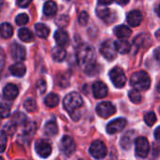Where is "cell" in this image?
Instances as JSON below:
<instances>
[{
	"mask_svg": "<svg viewBox=\"0 0 160 160\" xmlns=\"http://www.w3.org/2000/svg\"><path fill=\"white\" fill-rule=\"evenodd\" d=\"M76 59L79 66L88 74H93L96 71V53L92 46L82 44L76 52Z\"/></svg>",
	"mask_w": 160,
	"mask_h": 160,
	"instance_id": "6da1fadb",
	"label": "cell"
},
{
	"mask_svg": "<svg viewBox=\"0 0 160 160\" xmlns=\"http://www.w3.org/2000/svg\"><path fill=\"white\" fill-rule=\"evenodd\" d=\"M83 105V99L79 93L71 92L67 94L63 100L64 108L70 113L72 119L73 121H77L80 118V112L78 108H80Z\"/></svg>",
	"mask_w": 160,
	"mask_h": 160,
	"instance_id": "7a4b0ae2",
	"label": "cell"
},
{
	"mask_svg": "<svg viewBox=\"0 0 160 160\" xmlns=\"http://www.w3.org/2000/svg\"><path fill=\"white\" fill-rule=\"evenodd\" d=\"M130 85L139 92H145L151 86V78L145 71H138L132 74Z\"/></svg>",
	"mask_w": 160,
	"mask_h": 160,
	"instance_id": "3957f363",
	"label": "cell"
},
{
	"mask_svg": "<svg viewBox=\"0 0 160 160\" xmlns=\"http://www.w3.org/2000/svg\"><path fill=\"white\" fill-rule=\"evenodd\" d=\"M109 77L116 88H122L126 83V76L123 70L120 67H114L109 72Z\"/></svg>",
	"mask_w": 160,
	"mask_h": 160,
	"instance_id": "277c9868",
	"label": "cell"
},
{
	"mask_svg": "<svg viewBox=\"0 0 160 160\" xmlns=\"http://www.w3.org/2000/svg\"><path fill=\"white\" fill-rule=\"evenodd\" d=\"M100 52L102 56L108 60H113L114 58H116L118 54L115 42L110 40L106 41L102 43L100 47Z\"/></svg>",
	"mask_w": 160,
	"mask_h": 160,
	"instance_id": "5b68a950",
	"label": "cell"
},
{
	"mask_svg": "<svg viewBox=\"0 0 160 160\" xmlns=\"http://www.w3.org/2000/svg\"><path fill=\"white\" fill-rule=\"evenodd\" d=\"M90 152L94 158L103 159L108 153V149H107V146L105 145V143L103 141L95 140L91 145Z\"/></svg>",
	"mask_w": 160,
	"mask_h": 160,
	"instance_id": "8992f818",
	"label": "cell"
},
{
	"mask_svg": "<svg viewBox=\"0 0 160 160\" xmlns=\"http://www.w3.org/2000/svg\"><path fill=\"white\" fill-rule=\"evenodd\" d=\"M96 14L100 19H102L107 24H111V23L115 22L116 18H117L116 13L114 12H112L110 9H108V7H105V5L97 7Z\"/></svg>",
	"mask_w": 160,
	"mask_h": 160,
	"instance_id": "52a82bcc",
	"label": "cell"
},
{
	"mask_svg": "<svg viewBox=\"0 0 160 160\" xmlns=\"http://www.w3.org/2000/svg\"><path fill=\"white\" fill-rule=\"evenodd\" d=\"M135 145H136V154L138 157L144 158L148 155L150 151V145L146 138L144 137L138 138L135 141Z\"/></svg>",
	"mask_w": 160,
	"mask_h": 160,
	"instance_id": "ba28073f",
	"label": "cell"
},
{
	"mask_svg": "<svg viewBox=\"0 0 160 160\" xmlns=\"http://www.w3.org/2000/svg\"><path fill=\"white\" fill-rule=\"evenodd\" d=\"M96 112L102 118H108L116 112V108L110 102H102L96 107Z\"/></svg>",
	"mask_w": 160,
	"mask_h": 160,
	"instance_id": "9c48e42d",
	"label": "cell"
},
{
	"mask_svg": "<svg viewBox=\"0 0 160 160\" xmlns=\"http://www.w3.org/2000/svg\"><path fill=\"white\" fill-rule=\"evenodd\" d=\"M11 55L15 61L22 62L26 59L27 52L24 46L20 45L19 43L13 42L11 46Z\"/></svg>",
	"mask_w": 160,
	"mask_h": 160,
	"instance_id": "30bf717a",
	"label": "cell"
},
{
	"mask_svg": "<svg viewBox=\"0 0 160 160\" xmlns=\"http://www.w3.org/2000/svg\"><path fill=\"white\" fill-rule=\"evenodd\" d=\"M35 150H36L37 153L40 156L45 158V157H48L51 154V152H52V146H51V144L47 140L41 139V140H39L35 144Z\"/></svg>",
	"mask_w": 160,
	"mask_h": 160,
	"instance_id": "8fae6325",
	"label": "cell"
},
{
	"mask_svg": "<svg viewBox=\"0 0 160 160\" xmlns=\"http://www.w3.org/2000/svg\"><path fill=\"white\" fill-rule=\"evenodd\" d=\"M60 149L66 155H71L75 151V143L72 138L69 136H64L60 141Z\"/></svg>",
	"mask_w": 160,
	"mask_h": 160,
	"instance_id": "7c38bea8",
	"label": "cell"
},
{
	"mask_svg": "<svg viewBox=\"0 0 160 160\" xmlns=\"http://www.w3.org/2000/svg\"><path fill=\"white\" fill-rule=\"evenodd\" d=\"M126 120L123 118H119L110 122L107 126V131L108 134H116L121 132L126 126Z\"/></svg>",
	"mask_w": 160,
	"mask_h": 160,
	"instance_id": "4fadbf2b",
	"label": "cell"
},
{
	"mask_svg": "<svg viewBox=\"0 0 160 160\" xmlns=\"http://www.w3.org/2000/svg\"><path fill=\"white\" fill-rule=\"evenodd\" d=\"M108 87L102 81H96L92 85V92L95 98L102 99L108 95Z\"/></svg>",
	"mask_w": 160,
	"mask_h": 160,
	"instance_id": "5bb4252c",
	"label": "cell"
},
{
	"mask_svg": "<svg viewBox=\"0 0 160 160\" xmlns=\"http://www.w3.org/2000/svg\"><path fill=\"white\" fill-rule=\"evenodd\" d=\"M19 94V89L16 85L14 84H7L4 89H3V97L6 100L12 101L13 99H15Z\"/></svg>",
	"mask_w": 160,
	"mask_h": 160,
	"instance_id": "9a60e30c",
	"label": "cell"
},
{
	"mask_svg": "<svg viewBox=\"0 0 160 160\" xmlns=\"http://www.w3.org/2000/svg\"><path fill=\"white\" fill-rule=\"evenodd\" d=\"M54 38H55V42H56L57 45L60 46V47H65L70 42L68 33L62 29H58V31H56Z\"/></svg>",
	"mask_w": 160,
	"mask_h": 160,
	"instance_id": "2e32d148",
	"label": "cell"
},
{
	"mask_svg": "<svg viewBox=\"0 0 160 160\" xmlns=\"http://www.w3.org/2000/svg\"><path fill=\"white\" fill-rule=\"evenodd\" d=\"M142 21V14L138 11H132L127 15V23L131 27H138Z\"/></svg>",
	"mask_w": 160,
	"mask_h": 160,
	"instance_id": "e0dca14e",
	"label": "cell"
},
{
	"mask_svg": "<svg viewBox=\"0 0 160 160\" xmlns=\"http://www.w3.org/2000/svg\"><path fill=\"white\" fill-rule=\"evenodd\" d=\"M114 33L115 35L119 38V39H127L131 36L132 34V30L127 27V26H124V25H122V26H118L114 28Z\"/></svg>",
	"mask_w": 160,
	"mask_h": 160,
	"instance_id": "ac0fdd59",
	"label": "cell"
},
{
	"mask_svg": "<svg viewBox=\"0 0 160 160\" xmlns=\"http://www.w3.org/2000/svg\"><path fill=\"white\" fill-rule=\"evenodd\" d=\"M58 12V5L56 4V2L52 1H47L44 5H43V14L47 17H53L57 14Z\"/></svg>",
	"mask_w": 160,
	"mask_h": 160,
	"instance_id": "d6986e66",
	"label": "cell"
},
{
	"mask_svg": "<svg viewBox=\"0 0 160 160\" xmlns=\"http://www.w3.org/2000/svg\"><path fill=\"white\" fill-rule=\"evenodd\" d=\"M10 72L14 76L22 77V76H24L26 74L27 68H26V66L23 63L18 62V63H15V64H13V65H12L10 67Z\"/></svg>",
	"mask_w": 160,
	"mask_h": 160,
	"instance_id": "ffe728a7",
	"label": "cell"
},
{
	"mask_svg": "<svg viewBox=\"0 0 160 160\" xmlns=\"http://www.w3.org/2000/svg\"><path fill=\"white\" fill-rule=\"evenodd\" d=\"M134 43L138 47H149L152 43V40L149 35L141 34V35H138V37H136Z\"/></svg>",
	"mask_w": 160,
	"mask_h": 160,
	"instance_id": "44dd1931",
	"label": "cell"
},
{
	"mask_svg": "<svg viewBox=\"0 0 160 160\" xmlns=\"http://www.w3.org/2000/svg\"><path fill=\"white\" fill-rule=\"evenodd\" d=\"M134 137H135V132L134 131H128V132H126L122 137V138H121V146L123 149L128 150L131 147V145H132Z\"/></svg>",
	"mask_w": 160,
	"mask_h": 160,
	"instance_id": "7402d4cb",
	"label": "cell"
},
{
	"mask_svg": "<svg viewBox=\"0 0 160 160\" xmlns=\"http://www.w3.org/2000/svg\"><path fill=\"white\" fill-rule=\"evenodd\" d=\"M18 37L21 41L25 42H31L34 41V35L33 33L26 28H23L21 29H19L18 31Z\"/></svg>",
	"mask_w": 160,
	"mask_h": 160,
	"instance_id": "603a6c76",
	"label": "cell"
},
{
	"mask_svg": "<svg viewBox=\"0 0 160 160\" xmlns=\"http://www.w3.org/2000/svg\"><path fill=\"white\" fill-rule=\"evenodd\" d=\"M13 35V28L9 23H3L0 25V36L4 39H9Z\"/></svg>",
	"mask_w": 160,
	"mask_h": 160,
	"instance_id": "cb8c5ba5",
	"label": "cell"
},
{
	"mask_svg": "<svg viewBox=\"0 0 160 160\" xmlns=\"http://www.w3.org/2000/svg\"><path fill=\"white\" fill-rule=\"evenodd\" d=\"M35 31H36V34L42 39H46L50 34L49 28L42 23H38L35 25Z\"/></svg>",
	"mask_w": 160,
	"mask_h": 160,
	"instance_id": "d4e9b609",
	"label": "cell"
},
{
	"mask_svg": "<svg viewBox=\"0 0 160 160\" xmlns=\"http://www.w3.org/2000/svg\"><path fill=\"white\" fill-rule=\"evenodd\" d=\"M115 44H116L117 51L121 54H127L131 50V45L126 40L120 39L115 42Z\"/></svg>",
	"mask_w": 160,
	"mask_h": 160,
	"instance_id": "484cf974",
	"label": "cell"
},
{
	"mask_svg": "<svg viewBox=\"0 0 160 160\" xmlns=\"http://www.w3.org/2000/svg\"><path fill=\"white\" fill-rule=\"evenodd\" d=\"M12 123L15 126L17 125H25L27 123V116L22 112H15L12 118Z\"/></svg>",
	"mask_w": 160,
	"mask_h": 160,
	"instance_id": "4316f807",
	"label": "cell"
},
{
	"mask_svg": "<svg viewBox=\"0 0 160 160\" xmlns=\"http://www.w3.org/2000/svg\"><path fill=\"white\" fill-rule=\"evenodd\" d=\"M52 57L56 61H62L65 58H66V51L64 49V47H55L52 51Z\"/></svg>",
	"mask_w": 160,
	"mask_h": 160,
	"instance_id": "83f0119b",
	"label": "cell"
},
{
	"mask_svg": "<svg viewBox=\"0 0 160 160\" xmlns=\"http://www.w3.org/2000/svg\"><path fill=\"white\" fill-rule=\"evenodd\" d=\"M58 103H59V97L56 93H49L44 99V104L48 108H55L58 105Z\"/></svg>",
	"mask_w": 160,
	"mask_h": 160,
	"instance_id": "f1b7e54d",
	"label": "cell"
},
{
	"mask_svg": "<svg viewBox=\"0 0 160 160\" xmlns=\"http://www.w3.org/2000/svg\"><path fill=\"white\" fill-rule=\"evenodd\" d=\"M44 131L48 136H56L58 132V124L55 121H50L48 122L45 126H44Z\"/></svg>",
	"mask_w": 160,
	"mask_h": 160,
	"instance_id": "f546056e",
	"label": "cell"
},
{
	"mask_svg": "<svg viewBox=\"0 0 160 160\" xmlns=\"http://www.w3.org/2000/svg\"><path fill=\"white\" fill-rule=\"evenodd\" d=\"M24 108L28 112H34L37 110V103L33 98H28L24 102Z\"/></svg>",
	"mask_w": 160,
	"mask_h": 160,
	"instance_id": "4dcf8cb0",
	"label": "cell"
},
{
	"mask_svg": "<svg viewBox=\"0 0 160 160\" xmlns=\"http://www.w3.org/2000/svg\"><path fill=\"white\" fill-rule=\"evenodd\" d=\"M12 106L8 103L0 104V118H7L11 113Z\"/></svg>",
	"mask_w": 160,
	"mask_h": 160,
	"instance_id": "1f68e13d",
	"label": "cell"
},
{
	"mask_svg": "<svg viewBox=\"0 0 160 160\" xmlns=\"http://www.w3.org/2000/svg\"><path fill=\"white\" fill-rule=\"evenodd\" d=\"M129 99L131 100V102H133L134 104H138L141 102L142 96L139 92V91L133 89L132 91L129 92Z\"/></svg>",
	"mask_w": 160,
	"mask_h": 160,
	"instance_id": "d6a6232c",
	"label": "cell"
},
{
	"mask_svg": "<svg viewBox=\"0 0 160 160\" xmlns=\"http://www.w3.org/2000/svg\"><path fill=\"white\" fill-rule=\"evenodd\" d=\"M144 122H145V123L147 125L152 126L155 123V122H156V116H155V114L152 111L146 113L144 115Z\"/></svg>",
	"mask_w": 160,
	"mask_h": 160,
	"instance_id": "836d02e7",
	"label": "cell"
},
{
	"mask_svg": "<svg viewBox=\"0 0 160 160\" xmlns=\"http://www.w3.org/2000/svg\"><path fill=\"white\" fill-rule=\"evenodd\" d=\"M28 21H29V18L28 14L26 13H20L15 18V22L18 26H25L26 24L28 23Z\"/></svg>",
	"mask_w": 160,
	"mask_h": 160,
	"instance_id": "e575fe53",
	"label": "cell"
},
{
	"mask_svg": "<svg viewBox=\"0 0 160 160\" xmlns=\"http://www.w3.org/2000/svg\"><path fill=\"white\" fill-rule=\"evenodd\" d=\"M7 146V135L5 132L0 131V152L5 151Z\"/></svg>",
	"mask_w": 160,
	"mask_h": 160,
	"instance_id": "d590c367",
	"label": "cell"
},
{
	"mask_svg": "<svg viewBox=\"0 0 160 160\" xmlns=\"http://www.w3.org/2000/svg\"><path fill=\"white\" fill-rule=\"evenodd\" d=\"M89 21V14L86 12H80L79 16H78V22L81 26H85Z\"/></svg>",
	"mask_w": 160,
	"mask_h": 160,
	"instance_id": "8d00e7d4",
	"label": "cell"
},
{
	"mask_svg": "<svg viewBox=\"0 0 160 160\" xmlns=\"http://www.w3.org/2000/svg\"><path fill=\"white\" fill-rule=\"evenodd\" d=\"M37 90L40 93H43L46 91V83L44 80L41 79L37 83Z\"/></svg>",
	"mask_w": 160,
	"mask_h": 160,
	"instance_id": "74e56055",
	"label": "cell"
},
{
	"mask_svg": "<svg viewBox=\"0 0 160 160\" xmlns=\"http://www.w3.org/2000/svg\"><path fill=\"white\" fill-rule=\"evenodd\" d=\"M5 62H6V58H5V53L4 51L0 48V73L2 72L4 66H5Z\"/></svg>",
	"mask_w": 160,
	"mask_h": 160,
	"instance_id": "f35d334b",
	"label": "cell"
},
{
	"mask_svg": "<svg viewBox=\"0 0 160 160\" xmlns=\"http://www.w3.org/2000/svg\"><path fill=\"white\" fill-rule=\"evenodd\" d=\"M69 22V19L66 15H62L61 17H59L58 20H57V25L58 26H61V27H65L67 26V23Z\"/></svg>",
	"mask_w": 160,
	"mask_h": 160,
	"instance_id": "ab89813d",
	"label": "cell"
},
{
	"mask_svg": "<svg viewBox=\"0 0 160 160\" xmlns=\"http://www.w3.org/2000/svg\"><path fill=\"white\" fill-rule=\"evenodd\" d=\"M32 2V0H17V4L19 7L22 8H26L28 6H29V4Z\"/></svg>",
	"mask_w": 160,
	"mask_h": 160,
	"instance_id": "60d3db41",
	"label": "cell"
},
{
	"mask_svg": "<svg viewBox=\"0 0 160 160\" xmlns=\"http://www.w3.org/2000/svg\"><path fill=\"white\" fill-rule=\"evenodd\" d=\"M153 53H154V58H155V59H156L157 61L160 62V47L156 48V49L154 50Z\"/></svg>",
	"mask_w": 160,
	"mask_h": 160,
	"instance_id": "b9f144b4",
	"label": "cell"
},
{
	"mask_svg": "<svg viewBox=\"0 0 160 160\" xmlns=\"http://www.w3.org/2000/svg\"><path fill=\"white\" fill-rule=\"evenodd\" d=\"M154 137H155V138L160 142V126H158V127L155 129V131H154Z\"/></svg>",
	"mask_w": 160,
	"mask_h": 160,
	"instance_id": "7bdbcfd3",
	"label": "cell"
},
{
	"mask_svg": "<svg viewBox=\"0 0 160 160\" xmlns=\"http://www.w3.org/2000/svg\"><path fill=\"white\" fill-rule=\"evenodd\" d=\"M98 1L101 5H108V4H111L114 0H98Z\"/></svg>",
	"mask_w": 160,
	"mask_h": 160,
	"instance_id": "ee69618b",
	"label": "cell"
},
{
	"mask_svg": "<svg viewBox=\"0 0 160 160\" xmlns=\"http://www.w3.org/2000/svg\"><path fill=\"white\" fill-rule=\"evenodd\" d=\"M118 3L121 4V5H125L129 2V0H117Z\"/></svg>",
	"mask_w": 160,
	"mask_h": 160,
	"instance_id": "f6af8a7d",
	"label": "cell"
},
{
	"mask_svg": "<svg viewBox=\"0 0 160 160\" xmlns=\"http://www.w3.org/2000/svg\"><path fill=\"white\" fill-rule=\"evenodd\" d=\"M155 37H156L158 40H160V29H158V30L156 31V33H155Z\"/></svg>",
	"mask_w": 160,
	"mask_h": 160,
	"instance_id": "bcb514c9",
	"label": "cell"
},
{
	"mask_svg": "<svg viewBox=\"0 0 160 160\" xmlns=\"http://www.w3.org/2000/svg\"><path fill=\"white\" fill-rule=\"evenodd\" d=\"M157 14H158V16L160 17V4H159V6H158V8H157Z\"/></svg>",
	"mask_w": 160,
	"mask_h": 160,
	"instance_id": "7dc6e473",
	"label": "cell"
},
{
	"mask_svg": "<svg viewBox=\"0 0 160 160\" xmlns=\"http://www.w3.org/2000/svg\"><path fill=\"white\" fill-rule=\"evenodd\" d=\"M2 6H3V0H0V9L2 8Z\"/></svg>",
	"mask_w": 160,
	"mask_h": 160,
	"instance_id": "c3c4849f",
	"label": "cell"
},
{
	"mask_svg": "<svg viewBox=\"0 0 160 160\" xmlns=\"http://www.w3.org/2000/svg\"><path fill=\"white\" fill-rule=\"evenodd\" d=\"M157 92L160 93V82H159V84H158V86H157Z\"/></svg>",
	"mask_w": 160,
	"mask_h": 160,
	"instance_id": "681fc988",
	"label": "cell"
},
{
	"mask_svg": "<svg viewBox=\"0 0 160 160\" xmlns=\"http://www.w3.org/2000/svg\"><path fill=\"white\" fill-rule=\"evenodd\" d=\"M0 160H4V159H3L2 157H0Z\"/></svg>",
	"mask_w": 160,
	"mask_h": 160,
	"instance_id": "f907efd6",
	"label": "cell"
}]
</instances>
